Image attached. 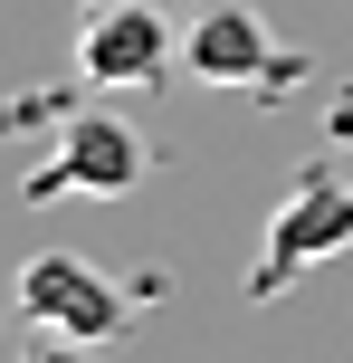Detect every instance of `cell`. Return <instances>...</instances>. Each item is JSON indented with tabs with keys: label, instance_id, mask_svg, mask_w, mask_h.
I'll list each match as a JSON object with an SVG mask.
<instances>
[{
	"label": "cell",
	"instance_id": "6da1fadb",
	"mask_svg": "<svg viewBox=\"0 0 353 363\" xmlns=\"http://www.w3.org/2000/svg\"><path fill=\"white\" fill-rule=\"evenodd\" d=\"M344 239H353V191H344L335 172H296V191L277 201L258 258H248V296H287L316 258H335Z\"/></svg>",
	"mask_w": 353,
	"mask_h": 363
},
{
	"label": "cell",
	"instance_id": "7a4b0ae2",
	"mask_svg": "<svg viewBox=\"0 0 353 363\" xmlns=\"http://www.w3.org/2000/svg\"><path fill=\"white\" fill-rule=\"evenodd\" d=\"M134 182H144V134L115 106H96V115H67V125H57V153L19 182V191L29 201H67V191L115 201V191H134Z\"/></svg>",
	"mask_w": 353,
	"mask_h": 363
},
{
	"label": "cell",
	"instance_id": "3957f363",
	"mask_svg": "<svg viewBox=\"0 0 353 363\" xmlns=\"http://www.w3.org/2000/svg\"><path fill=\"white\" fill-rule=\"evenodd\" d=\"M19 315H29L38 335L115 345V325H125V296H115V287H105V277H96L76 249H38L29 268H19Z\"/></svg>",
	"mask_w": 353,
	"mask_h": 363
},
{
	"label": "cell",
	"instance_id": "277c9868",
	"mask_svg": "<svg viewBox=\"0 0 353 363\" xmlns=\"http://www.w3.org/2000/svg\"><path fill=\"white\" fill-rule=\"evenodd\" d=\"M76 67L96 86H153V77L182 67V29H172L153 0H105V10L76 29Z\"/></svg>",
	"mask_w": 353,
	"mask_h": 363
},
{
	"label": "cell",
	"instance_id": "5b68a950",
	"mask_svg": "<svg viewBox=\"0 0 353 363\" xmlns=\"http://www.w3.org/2000/svg\"><path fill=\"white\" fill-rule=\"evenodd\" d=\"M182 67L201 77V86H258V77H277V29H267L248 0H220V10H201L182 29Z\"/></svg>",
	"mask_w": 353,
	"mask_h": 363
},
{
	"label": "cell",
	"instance_id": "8992f818",
	"mask_svg": "<svg viewBox=\"0 0 353 363\" xmlns=\"http://www.w3.org/2000/svg\"><path fill=\"white\" fill-rule=\"evenodd\" d=\"M19 363H96V345H76V335H48L38 354H19Z\"/></svg>",
	"mask_w": 353,
	"mask_h": 363
}]
</instances>
